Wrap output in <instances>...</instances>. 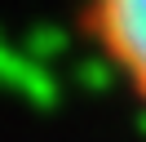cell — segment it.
Masks as SVG:
<instances>
[{"label": "cell", "mask_w": 146, "mask_h": 142, "mask_svg": "<svg viewBox=\"0 0 146 142\" xmlns=\"http://www.w3.org/2000/svg\"><path fill=\"white\" fill-rule=\"evenodd\" d=\"M75 36L146 111V0H75Z\"/></svg>", "instance_id": "obj_1"}]
</instances>
